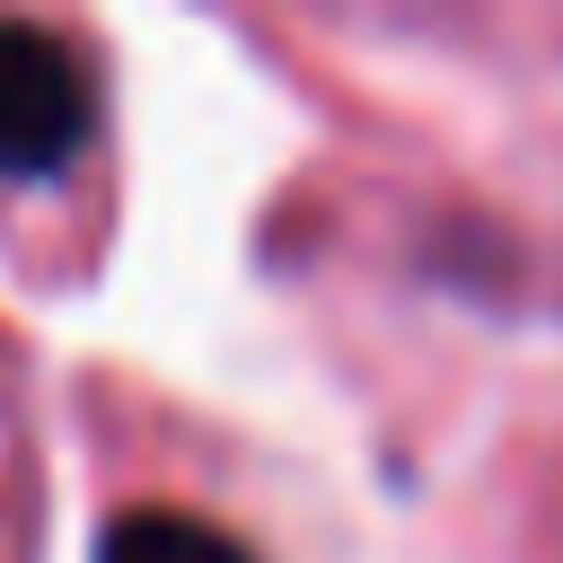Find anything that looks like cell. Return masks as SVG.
<instances>
[{
    "label": "cell",
    "mask_w": 563,
    "mask_h": 563,
    "mask_svg": "<svg viewBox=\"0 0 563 563\" xmlns=\"http://www.w3.org/2000/svg\"><path fill=\"white\" fill-rule=\"evenodd\" d=\"M97 132V70L26 18H0V176H53Z\"/></svg>",
    "instance_id": "6da1fadb"
},
{
    "label": "cell",
    "mask_w": 563,
    "mask_h": 563,
    "mask_svg": "<svg viewBox=\"0 0 563 563\" xmlns=\"http://www.w3.org/2000/svg\"><path fill=\"white\" fill-rule=\"evenodd\" d=\"M97 563H255V545H238V537H229L220 519H202V510L141 501V510L106 519Z\"/></svg>",
    "instance_id": "7a4b0ae2"
}]
</instances>
